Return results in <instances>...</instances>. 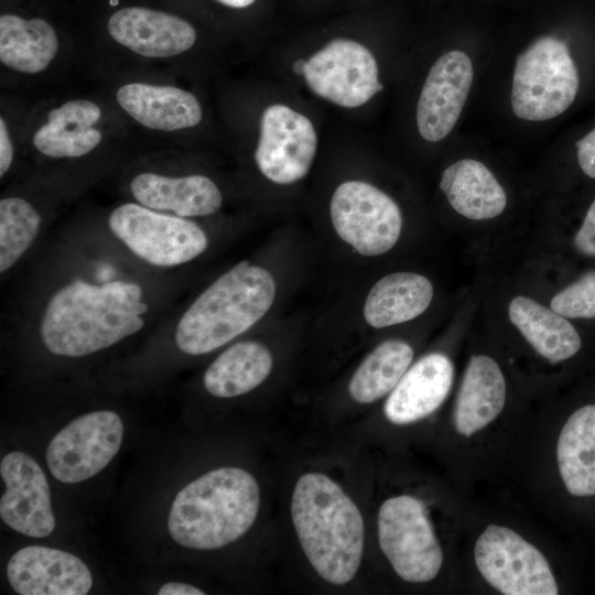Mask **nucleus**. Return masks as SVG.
Wrapping results in <instances>:
<instances>
[{
	"instance_id": "obj_9",
	"label": "nucleus",
	"mask_w": 595,
	"mask_h": 595,
	"mask_svg": "<svg viewBox=\"0 0 595 595\" xmlns=\"http://www.w3.org/2000/svg\"><path fill=\"white\" fill-rule=\"evenodd\" d=\"M331 218L337 235L363 256L389 251L402 227L396 202L360 181H347L336 188L331 201Z\"/></svg>"
},
{
	"instance_id": "obj_10",
	"label": "nucleus",
	"mask_w": 595,
	"mask_h": 595,
	"mask_svg": "<svg viewBox=\"0 0 595 595\" xmlns=\"http://www.w3.org/2000/svg\"><path fill=\"white\" fill-rule=\"evenodd\" d=\"M122 437L123 424L116 412L100 410L83 414L50 442L46 451L48 469L62 483L84 482L110 463Z\"/></svg>"
},
{
	"instance_id": "obj_19",
	"label": "nucleus",
	"mask_w": 595,
	"mask_h": 595,
	"mask_svg": "<svg viewBox=\"0 0 595 595\" xmlns=\"http://www.w3.org/2000/svg\"><path fill=\"white\" fill-rule=\"evenodd\" d=\"M119 106L141 126L160 131L195 127L202 107L190 91L170 85L130 83L116 93Z\"/></svg>"
},
{
	"instance_id": "obj_1",
	"label": "nucleus",
	"mask_w": 595,
	"mask_h": 595,
	"mask_svg": "<svg viewBox=\"0 0 595 595\" xmlns=\"http://www.w3.org/2000/svg\"><path fill=\"white\" fill-rule=\"evenodd\" d=\"M134 282L91 284L75 280L50 299L40 323L46 349L57 356L83 357L138 333L149 305Z\"/></svg>"
},
{
	"instance_id": "obj_35",
	"label": "nucleus",
	"mask_w": 595,
	"mask_h": 595,
	"mask_svg": "<svg viewBox=\"0 0 595 595\" xmlns=\"http://www.w3.org/2000/svg\"><path fill=\"white\" fill-rule=\"evenodd\" d=\"M224 6L230 7V8H246L252 4L256 0H215Z\"/></svg>"
},
{
	"instance_id": "obj_12",
	"label": "nucleus",
	"mask_w": 595,
	"mask_h": 595,
	"mask_svg": "<svg viewBox=\"0 0 595 595\" xmlns=\"http://www.w3.org/2000/svg\"><path fill=\"white\" fill-rule=\"evenodd\" d=\"M316 145L311 120L288 106L275 104L262 113L255 160L268 180L291 184L307 174Z\"/></svg>"
},
{
	"instance_id": "obj_22",
	"label": "nucleus",
	"mask_w": 595,
	"mask_h": 595,
	"mask_svg": "<svg viewBox=\"0 0 595 595\" xmlns=\"http://www.w3.org/2000/svg\"><path fill=\"white\" fill-rule=\"evenodd\" d=\"M440 188L462 216L482 220L500 215L507 196L494 174L482 162L463 159L442 174Z\"/></svg>"
},
{
	"instance_id": "obj_23",
	"label": "nucleus",
	"mask_w": 595,
	"mask_h": 595,
	"mask_svg": "<svg viewBox=\"0 0 595 595\" xmlns=\"http://www.w3.org/2000/svg\"><path fill=\"white\" fill-rule=\"evenodd\" d=\"M556 462L572 496H595V404L578 408L569 416L558 439Z\"/></svg>"
},
{
	"instance_id": "obj_24",
	"label": "nucleus",
	"mask_w": 595,
	"mask_h": 595,
	"mask_svg": "<svg viewBox=\"0 0 595 595\" xmlns=\"http://www.w3.org/2000/svg\"><path fill=\"white\" fill-rule=\"evenodd\" d=\"M54 28L41 18L25 19L13 13L0 17V61L23 74L46 69L58 52Z\"/></svg>"
},
{
	"instance_id": "obj_16",
	"label": "nucleus",
	"mask_w": 595,
	"mask_h": 595,
	"mask_svg": "<svg viewBox=\"0 0 595 595\" xmlns=\"http://www.w3.org/2000/svg\"><path fill=\"white\" fill-rule=\"evenodd\" d=\"M109 35L120 45L144 57H173L191 50L196 41L193 25L164 11L126 7L113 12Z\"/></svg>"
},
{
	"instance_id": "obj_21",
	"label": "nucleus",
	"mask_w": 595,
	"mask_h": 595,
	"mask_svg": "<svg viewBox=\"0 0 595 595\" xmlns=\"http://www.w3.org/2000/svg\"><path fill=\"white\" fill-rule=\"evenodd\" d=\"M506 403V380L489 356H472L464 374L453 413L456 432L470 437L487 428Z\"/></svg>"
},
{
	"instance_id": "obj_29",
	"label": "nucleus",
	"mask_w": 595,
	"mask_h": 595,
	"mask_svg": "<svg viewBox=\"0 0 595 595\" xmlns=\"http://www.w3.org/2000/svg\"><path fill=\"white\" fill-rule=\"evenodd\" d=\"M41 215L26 199L0 201V271L13 267L31 247L41 227Z\"/></svg>"
},
{
	"instance_id": "obj_36",
	"label": "nucleus",
	"mask_w": 595,
	"mask_h": 595,
	"mask_svg": "<svg viewBox=\"0 0 595 595\" xmlns=\"http://www.w3.org/2000/svg\"><path fill=\"white\" fill-rule=\"evenodd\" d=\"M305 63H306V61H304V60H298V61H295V62L293 63V66H292L293 72H294L295 74L303 75L304 68H305Z\"/></svg>"
},
{
	"instance_id": "obj_15",
	"label": "nucleus",
	"mask_w": 595,
	"mask_h": 595,
	"mask_svg": "<svg viewBox=\"0 0 595 595\" xmlns=\"http://www.w3.org/2000/svg\"><path fill=\"white\" fill-rule=\"evenodd\" d=\"M7 578L21 595H85L93 585L91 573L78 556L41 545L17 551L8 562Z\"/></svg>"
},
{
	"instance_id": "obj_17",
	"label": "nucleus",
	"mask_w": 595,
	"mask_h": 595,
	"mask_svg": "<svg viewBox=\"0 0 595 595\" xmlns=\"http://www.w3.org/2000/svg\"><path fill=\"white\" fill-rule=\"evenodd\" d=\"M454 378V367L444 354L432 353L405 371L390 392L383 412L393 424L421 421L435 412L446 399Z\"/></svg>"
},
{
	"instance_id": "obj_26",
	"label": "nucleus",
	"mask_w": 595,
	"mask_h": 595,
	"mask_svg": "<svg viewBox=\"0 0 595 595\" xmlns=\"http://www.w3.org/2000/svg\"><path fill=\"white\" fill-rule=\"evenodd\" d=\"M509 318L534 350L552 364L569 359L581 348L575 327L564 316L530 298H513Z\"/></svg>"
},
{
	"instance_id": "obj_4",
	"label": "nucleus",
	"mask_w": 595,
	"mask_h": 595,
	"mask_svg": "<svg viewBox=\"0 0 595 595\" xmlns=\"http://www.w3.org/2000/svg\"><path fill=\"white\" fill-rule=\"evenodd\" d=\"M275 283L266 269L241 261L206 288L184 312L175 331L178 349L210 353L248 331L271 307Z\"/></svg>"
},
{
	"instance_id": "obj_25",
	"label": "nucleus",
	"mask_w": 595,
	"mask_h": 595,
	"mask_svg": "<svg viewBox=\"0 0 595 595\" xmlns=\"http://www.w3.org/2000/svg\"><path fill=\"white\" fill-rule=\"evenodd\" d=\"M432 296L433 286L425 277L413 272L391 273L369 291L364 317L376 328L408 322L428 309Z\"/></svg>"
},
{
	"instance_id": "obj_31",
	"label": "nucleus",
	"mask_w": 595,
	"mask_h": 595,
	"mask_svg": "<svg viewBox=\"0 0 595 595\" xmlns=\"http://www.w3.org/2000/svg\"><path fill=\"white\" fill-rule=\"evenodd\" d=\"M574 246L581 253L595 257V199L574 237Z\"/></svg>"
},
{
	"instance_id": "obj_11",
	"label": "nucleus",
	"mask_w": 595,
	"mask_h": 595,
	"mask_svg": "<svg viewBox=\"0 0 595 595\" xmlns=\"http://www.w3.org/2000/svg\"><path fill=\"white\" fill-rule=\"evenodd\" d=\"M303 76L314 94L346 108L366 104L383 88L371 52L345 39L333 40L312 55Z\"/></svg>"
},
{
	"instance_id": "obj_33",
	"label": "nucleus",
	"mask_w": 595,
	"mask_h": 595,
	"mask_svg": "<svg viewBox=\"0 0 595 595\" xmlns=\"http://www.w3.org/2000/svg\"><path fill=\"white\" fill-rule=\"evenodd\" d=\"M13 161V144L4 118H0V176L9 171Z\"/></svg>"
},
{
	"instance_id": "obj_7",
	"label": "nucleus",
	"mask_w": 595,
	"mask_h": 595,
	"mask_svg": "<svg viewBox=\"0 0 595 595\" xmlns=\"http://www.w3.org/2000/svg\"><path fill=\"white\" fill-rule=\"evenodd\" d=\"M380 549L393 571L405 582L434 580L443 564V552L424 504L411 495L382 502L377 518Z\"/></svg>"
},
{
	"instance_id": "obj_32",
	"label": "nucleus",
	"mask_w": 595,
	"mask_h": 595,
	"mask_svg": "<svg viewBox=\"0 0 595 595\" xmlns=\"http://www.w3.org/2000/svg\"><path fill=\"white\" fill-rule=\"evenodd\" d=\"M576 148L582 171L595 178V128L576 142Z\"/></svg>"
},
{
	"instance_id": "obj_27",
	"label": "nucleus",
	"mask_w": 595,
	"mask_h": 595,
	"mask_svg": "<svg viewBox=\"0 0 595 595\" xmlns=\"http://www.w3.org/2000/svg\"><path fill=\"white\" fill-rule=\"evenodd\" d=\"M272 364V355L263 344L255 340L236 343L206 369L205 389L218 398L245 394L267 379Z\"/></svg>"
},
{
	"instance_id": "obj_13",
	"label": "nucleus",
	"mask_w": 595,
	"mask_h": 595,
	"mask_svg": "<svg viewBox=\"0 0 595 595\" xmlns=\"http://www.w3.org/2000/svg\"><path fill=\"white\" fill-rule=\"evenodd\" d=\"M6 490L0 499L1 520L14 531L32 538L50 536L55 528L50 487L40 465L15 451L0 463Z\"/></svg>"
},
{
	"instance_id": "obj_30",
	"label": "nucleus",
	"mask_w": 595,
	"mask_h": 595,
	"mask_svg": "<svg viewBox=\"0 0 595 595\" xmlns=\"http://www.w3.org/2000/svg\"><path fill=\"white\" fill-rule=\"evenodd\" d=\"M550 306L564 317L595 318V271L585 273L558 292Z\"/></svg>"
},
{
	"instance_id": "obj_14",
	"label": "nucleus",
	"mask_w": 595,
	"mask_h": 595,
	"mask_svg": "<svg viewBox=\"0 0 595 595\" xmlns=\"http://www.w3.org/2000/svg\"><path fill=\"white\" fill-rule=\"evenodd\" d=\"M473 64L462 51H450L436 60L422 87L416 125L423 139L436 142L454 128L473 83Z\"/></svg>"
},
{
	"instance_id": "obj_28",
	"label": "nucleus",
	"mask_w": 595,
	"mask_h": 595,
	"mask_svg": "<svg viewBox=\"0 0 595 595\" xmlns=\"http://www.w3.org/2000/svg\"><path fill=\"white\" fill-rule=\"evenodd\" d=\"M413 358V349L405 342L391 339L377 346L353 375L348 390L359 403H371L400 381Z\"/></svg>"
},
{
	"instance_id": "obj_8",
	"label": "nucleus",
	"mask_w": 595,
	"mask_h": 595,
	"mask_svg": "<svg viewBox=\"0 0 595 595\" xmlns=\"http://www.w3.org/2000/svg\"><path fill=\"white\" fill-rule=\"evenodd\" d=\"M477 570L505 595H556L559 587L544 554L521 534L488 524L474 547Z\"/></svg>"
},
{
	"instance_id": "obj_6",
	"label": "nucleus",
	"mask_w": 595,
	"mask_h": 595,
	"mask_svg": "<svg viewBox=\"0 0 595 595\" xmlns=\"http://www.w3.org/2000/svg\"><path fill=\"white\" fill-rule=\"evenodd\" d=\"M108 225L133 255L155 267L186 263L203 253L208 245L205 231L196 223L139 203L116 207Z\"/></svg>"
},
{
	"instance_id": "obj_20",
	"label": "nucleus",
	"mask_w": 595,
	"mask_h": 595,
	"mask_svg": "<svg viewBox=\"0 0 595 595\" xmlns=\"http://www.w3.org/2000/svg\"><path fill=\"white\" fill-rule=\"evenodd\" d=\"M100 107L88 99H74L52 109L33 134L32 143L53 159L80 158L98 147L102 132L96 128Z\"/></svg>"
},
{
	"instance_id": "obj_5",
	"label": "nucleus",
	"mask_w": 595,
	"mask_h": 595,
	"mask_svg": "<svg viewBox=\"0 0 595 595\" xmlns=\"http://www.w3.org/2000/svg\"><path fill=\"white\" fill-rule=\"evenodd\" d=\"M578 85L577 68L566 44L554 36L539 37L517 57L512 110L529 121L552 119L572 105Z\"/></svg>"
},
{
	"instance_id": "obj_3",
	"label": "nucleus",
	"mask_w": 595,
	"mask_h": 595,
	"mask_svg": "<svg viewBox=\"0 0 595 595\" xmlns=\"http://www.w3.org/2000/svg\"><path fill=\"white\" fill-rule=\"evenodd\" d=\"M260 506L256 478L239 467L213 469L175 496L167 519L172 539L194 550H214L238 540Z\"/></svg>"
},
{
	"instance_id": "obj_2",
	"label": "nucleus",
	"mask_w": 595,
	"mask_h": 595,
	"mask_svg": "<svg viewBox=\"0 0 595 595\" xmlns=\"http://www.w3.org/2000/svg\"><path fill=\"white\" fill-rule=\"evenodd\" d=\"M291 517L316 573L331 584L350 582L361 562L365 527L360 510L343 488L324 474H303L293 489Z\"/></svg>"
},
{
	"instance_id": "obj_18",
	"label": "nucleus",
	"mask_w": 595,
	"mask_h": 595,
	"mask_svg": "<svg viewBox=\"0 0 595 595\" xmlns=\"http://www.w3.org/2000/svg\"><path fill=\"white\" fill-rule=\"evenodd\" d=\"M130 192L137 203L180 217L212 215L223 204L217 185L201 174L167 176L144 172L132 178Z\"/></svg>"
},
{
	"instance_id": "obj_34",
	"label": "nucleus",
	"mask_w": 595,
	"mask_h": 595,
	"mask_svg": "<svg viewBox=\"0 0 595 595\" xmlns=\"http://www.w3.org/2000/svg\"><path fill=\"white\" fill-rule=\"evenodd\" d=\"M159 595H204L205 592L191 584L170 582L160 587Z\"/></svg>"
}]
</instances>
